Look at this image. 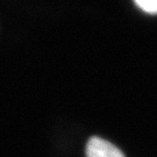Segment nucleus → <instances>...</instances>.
Here are the masks:
<instances>
[{
    "instance_id": "f257e3e1",
    "label": "nucleus",
    "mask_w": 157,
    "mask_h": 157,
    "mask_svg": "<svg viewBox=\"0 0 157 157\" xmlns=\"http://www.w3.org/2000/svg\"><path fill=\"white\" fill-rule=\"evenodd\" d=\"M86 157H126L118 147L111 142L100 139L91 137L86 146Z\"/></svg>"
},
{
    "instance_id": "f03ea898",
    "label": "nucleus",
    "mask_w": 157,
    "mask_h": 157,
    "mask_svg": "<svg viewBox=\"0 0 157 157\" xmlns=\"http://www.w3.org/2000/svg\"><path fill=\"white\" fill-rule=\"evenodd\" d=\"M135 5L148 14H157V0H137L135 1Z\"/></svg>"
}]
</instances>
